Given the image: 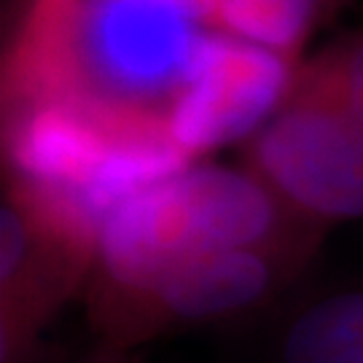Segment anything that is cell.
Segmentation results:
<instances>
[{"label": "cell", "mask_w": 363, "mask_h": 363, "mask_svg": "<svg viewBox=\"0 0 363 363\" xmlns=\"http://www.w3.org/2000/svg\"><path fill=\"white\" fill-rule=\"evenodd\" d=\"M97 237L86 199L3 159L0 363H40L46 331L89 286Z\"/></svg>", "instance_id": "4"}, {"label": "cell", "mask_w": 363, "mask_h": 363, "mask_svg": "<svg viewBox=\"0 0 363 363\" xmlns=\"http://www.w3.org/2000/svg\"><path fill=\"white\" fill-rule=\"evenodd\" d=\"M269 355L272 363H363V272L288 301Z\"/></svg>", "instance_id": "6"}, {"label": "cell", "mask_w": 363, "mask_h": 363, "mask_svg": "<svg viewBox=\"0 0 363 363\" xmlns=\"http://www.w3.org/2000/svg\"><path fill=\"white\" fill-rule=\"evenodd\" d=\"M286 97L320 105L363 135V30H352L296 62Z\"/></svg>", "instance_id": "7"}, {"label": "cell", "mask_w": 363, "mask_h": 363, "mask_svg": "<svg viewBox=\"0 0 363 363\" xmlns=\"http://www.w3.org/2000/svg\"><path fill=\"white\" fill-rule=\"evenodd\" d=\"M67 363H145L138 350H118V347H111V345H94V350H89L86 355H81L76 361Z\"/></svg>", "instance_id": "9"}, {"label": "cell", "mask_w": 363, "mask_h": 363, "mask_svg": "<svg viewBox=\"0 0 363 363\" xmlns=\"http://www.w3.org/2000/svg\"><path fill=\"white\" fill-rule=\"evenodd\" d=\"M240 164L312 223L363 220V135L334 111L283 97L240 143Z\"/></svg>", "instance_id": "5"}, {"label": "cell", "mask_w": 363, "mask_h": 363, "mask_svg": "<svg viewBox=\"0 0 363 363\" xmlns=\"http://www.w3.org/2000/svg\"><path fill=\"white\" fill-rule=\"evenodd\" d=\"M320 3L323 0H205V9L220 33L294 62Z\"/></svg>", "instance_id": "8"}, {"label": "cell", "mask_w": 363, "mask_h": 363, "mask_svg": "<svg viewBox=\"0 0 363 363\" xmlns=\"http://www.w3.org/2000/svg\"><path fill=\"white\" fill-rule=\"evenodd\" d=\"M318 253V247H242L181 261L132 283H89L86 320L94 342L118 350L242 323L286 298Z\"/></svg>", "instance_id": "3"}, {"label": "cell", "mask_w": 363, "mask_h": 363, "mask_svg": "<svg viewBox=\"0 0 363 363\" xmlns=\"http://www.w3.org/2000/svg\"><path fill=\"white\" fill-rule=\"evenodd\" d=\"M205 0H30L6 60L11 138L46 143L86 186L189 159L175 121L220 40Z\"/></svg>", "instance_id": "1"}, {"label": "cell", "mask_w": 363, "mask_h": 363, "mask_svg": "<svg viewBox=\"0 0 363 363\" xmlns=\"http://www.w3.org/2000/svg\"><path fill=\"white\" fill-rule=\"evenodd\" d=\"M328 232L288 208L245 164H183L103 210L89 283H132L242 247L320 250Z\"/></svg>", "instance_id": "2"}]
</instances>
